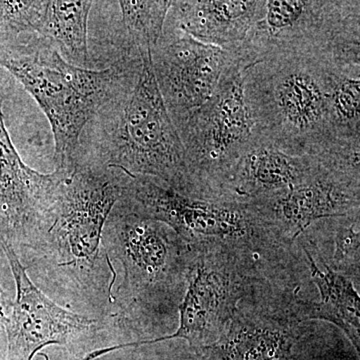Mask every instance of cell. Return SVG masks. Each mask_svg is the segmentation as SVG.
<instances>
[{"label":"cell","mask_w":360,"mask_h":360,"mask_svg":"<svg viewBox=\"0 0 360 360\" xmlns=\"http://www.w3.org/2000/svg\"><path fill=\"white\" fill-rule=\"evenodd\" d=\"M122 172L75 167L58 187L39 236L18 255L37 286L68 307L112 317L115 266L103 231L122 194Z\"/></svg>","instance_id":"cell-1"},{"label":"cell","mask_w":360,"mask_h":360,"mask_svg":"<svg viewBox=\"0 0 360 360\" xmlns=\"http://www.w3.org/2000/svg\"><path fill=\"white\" fill-rule=\"evenodd\" d=\"M141 59L134 86L108 101L85 125L75 167L122 170L198 196L184 144L158 89L151 52Z\"/></svg>","instance_id":"cell-2"},{"label":"cell","mask_w":360,"mask_h":360,"mask_svg":"<svg viewBox=\"0 0 360 360\" xmlns=\"http://www.w3.org/2000/svg\"><path fill=\"white\" fill-rule=\"evenodd\" d=\"M142 59L120 54L115 65L94 70L70 65L37 33L0 45V66L39 104L51 123L56 169L75 168L79 137L97 111L139 77Z\"/></svg>","instance_id":"cell-3"},{"label":"cell","mask_w":360,"mask_h":360,"mask_svg":"<svg viewBox=\"0 0 360 360\" xmlns=\"http://www.w3.org/2000/svg\"><path fill=\"white\" fill-rule=\"evenodd\" d=\"M335 59L276 56L243 70V90L255 132L279 150L321 156L360 148L336 143L328 118Z\"/></svg>","instance_id":"cell-4"},{"label":"cell","mask_w":360,"mask_h":360,"mask_svg":"<svg viewBox=\"0 0 360 360\" xmlns=\"http://www.w3.org/2000/svg\"><path fill=\"white\" fill-rule=\"evenodd\" d=\"M288 54L360 63V2L262 0L257 20L236 52L241 70Z\"/></svg>","instance_id":"cell-5"},{"label":"cell","mask_w":360,"mask_h":360,"mask_svg":"<svg viewBox=\"0 0 360 360\" xmlns=\"http://www.w3.org/2000/svg\"><path fill=\"white\" fill-rule=\"evenodd\" d=\"M177 132L198 198H219L238 161L257 139L239 65L224 75L212 98Z\"/></svg>","instance_id":"cell-6"},{"label":"cell","mask_w":360,"mask_h":360,"mask_svg":"<svg viewBox=\"0 0 360 360\" xmlns=\"http://www.w3.org/2000/svg\"><path fill=\"white\" fill-rule=\"evenodd\" d=\"M118 203L141 217L167 224L180 239L239 238L271 231L251 203L180 193L149 177L122 172Z\"/></svg>","instance_id":"cell-7"},{"label":"cell","mask_w":360,"mask_h":360,"mask_svg":"<svg viewBox=\"0 0 360 360\" xmlns=\"http://www.w3.org/2000/svg\"><path fill=\"white\" fill-rule=\"evenodd\" d=\"M169 226L116 203L106 220L103 245L111 264L122 265L113 316H123L156 286L168 285L179 272L180 243Z\"/></svg>","instance_id":"cell-8"},{"label":"cell","mask_w":360,"mask_h":360,"mask_svg":"<svg viewBox=\"0 0 360 360\" xmlns=\"http://www.w3.org/2000/svg\"><path fill=\"white\" fill-rule=\"evenodd\" d=\"M158 89L175 129L210 98L224 75L238 65L236 52L205 44L165 23L161 39L151 51Z\"/></svg>","instance_id":"cell-9"},{"label":"cell","mask_w":360,"mask_h":360,"mask_svg":"<svg viewBox=\"0 0 360 360\" xmlns=\"http://www.w3.org/2000/svg\"><path fill=\"white\" fill-rule=\"evenodd\" d=\"M1 245L16 286V298L4 322L7 360H32L47 345L72 349L104 328L103 321L66 309L33 283L11 246Z\"/></svg>","instance_id":"cell-10"},{"label":"cell","mask_w":360,"mask_h":360,"mask_svg":"<svg viewBox=\"0 0 360 360\" xmlns=\"http://www.w3.org/2000/svg\"><path fill=\"white\" fill-rule=\"evenodd\" d=\"M300 184L252 203L274 231L295 239L319 219L359 215V168L333 158Z\"/></svg>","instance_id":"cell-11"},{"label":"cell","mask_w":360,"mask_h":360,"mask_svg":"<svg viewBox=\"0 0 360 360\" xmlns=\"http://www.w3.org/2000/svg\"><path fill=\"white\" fill-rule=\"evenodd\" d=\"M229 281L226 277L200 264L191 277L186 295L179 305V326L174 335L103 348L89 352L86 360L96 359L123 348L153 345L175 338L188 341L191 348L212 345L225 331L221 324L229 314Z\"/></svg>","instance_id":"cell-12"},{"label":"cell","mask_w":360,"mask_h":360,"mask_svg":"<svg viewBox=\"0 0 360 360\" xmlns=\"http://www.w3.org/2000/svg\"><path fill=\"white\" fill-rule=\"evenodd\" d=\"M319 167V158L288 155L257 135L221 195L238 202H259L300 184Z\"/></svg>","instance_id":"cell-13"},{"label":"cell","mask_w":360,"mask_h":360,"mask_svg":"<svg viewBox=\"0 0 360 360\" xmlns=\"http://www.w3.org/2000/svg\"><path fill=\"white\" fill-rule=\"evenodd\" d=\"M262 0L174 1L165 23L202 44L238 52L257 20Z\"/></svg>","instance_id":"cell-14"},{"label":"cell","mask_w":360,"mask_h":360,"mask_svg":"<svg viewBox=\"0 0 360 360\" xmlns=\"http://www.w3.org/2000/svg\"><path fill=\"white\" fill-rule=\"evenodd\" d=\"M295 336L284 329L234 321L219 340L191 348L176 360H281L297 352Z\"/></svg>","instance_id":"cell-15"},{"label":"cell","mask_w":360,"mask_h":360,"mask_svg":"<svg viewBox=\"0 0 360 360\" xmlns=\"http://www.w3.org/2000/svg\"><path fill=\"white\" fill-rule=\"evenodd\" d=\"M2 103L0 92V210L25 212L44 200L54 186V176L40 174L21 160L7 131Z\"/></svg>","instance_id":"cell-16"},{"label":"cell","mask_w":360,"mask_h":360,"mask_svg":"<svg viewBox=\"0 0 360 360\" xmlns=\"http://www.w3.org/2000/svg\"><path fill=\"white\" fill-rule=\"evenodd\" d=\"M307 257L312 279L321 292V302L304 303L307 316L331 322L342 329L359 354V295L347 277L328 267L326 271H321L309 251Z\"/></svg>","instance_id":"cell-17"},{"label":"cell","mask_w":360,"mask_h":360,"mask_svg":"<svg viewBox=\"0 0 360 360\" xmlns=\"http://www.w3.org/2000/svg\"><path fill=\"white\" fill-rule=\"evenodd\" d=\"M94 1H49L39 33L70 65L89 68V20Z\"/></svg>","instance_id":"cell-18"},{"label":"cell","mask_w":360,"mask_h":360,"mask_svg":"<svg viewBox=\"0 0 360 360\" xmlns=\"http://www.w3.org/2000/svg\"><path fill=\"white\" fill-rule=\"evenodd\" d=\"M328 118L338 146H360V63L336 65L329 90Z\"/></svg>","instance_id":"cell-19"},{"label":"cell","mask_w":360,"mask_h":360,"mask_svg":"<svg viewBox=\"0 0 360 360\" xmlns=\"http://www.w3.org/2000/svg\"><path fill=\"white\" fill-rule=\"evenodd\" d=\"M174 1H117L122 13V53L143 54L161 39Z\"/></svg>","instance_id":"cell-20"},{"label":"cell","mask_w":360,"mask_h":360,"mask_svg":"<svg viewBox=\"0 0 360 360\" xmlns=\"http://www.w3.org/2000/svg\"><path fill=\"white\" fill-rule=\"evenodd\" d=\"M49 1L0 0V45L28 33H39Z\"/></svg>","instance_id":"cell-21"},{"label":"cell","mask_w":360,"mask_h":360,"mask_svg":"<svg viewBox=\"0 0 360 360\" xmlns=\"http://www.w3.org/2000/svg\"><path fill=\"white\" fill-rule=\"evenodd\" d=\"M359 220L356 219L350 224H341L336 233V250L335 257L338 265H347L359 262Z\"/></svg>","instance_id":"cell-22"},{"label":"cell","mask_w":360,"mask_h":360,"mask_svg":"<svg viewBox=\"0 0 360 360\" xmlns=\"http://www.w3.org/2000/svg\"><path fill=\"white\" fill-rule=\"evenodd\" d=\"M281 360H345L342 359H340V357L330 356V355H324V356H321V355H314L310 354L309 352H303V350H297L295 354L290 355V356L286 357V359H283Z\"/></svg>","instance_id":"cell-23"},{"label":"cell","mask_w":360,"mask_h":360,"mask_svg":"<svg viewBox=\"0 0 360 360\" xmlns=\"http://www.w3.org/2000/svg\"><path fill=\"white\" fill-rule=\"evenodd\" d=\"M13 300L9 297L4 288L0 286V322L4 326L7 315L11 312V307H13Z\"/></svg>","instance_id":"cell-24"},{"label":"cell","mask_w":360,"mask_h":360,"mask_svg":"<svg viewBox=\"0 0 360 360\" xmlns=\"http://www.w3.org/2000/svg\"><path fill=\"white\" fill-rule=\"evenodd\" d=\"M4 340H6V333H4V326L0 322V360H2V354H4L1 349L2 341Z\"/></svg>","instance_id":"cell-25"}]
</instances>
